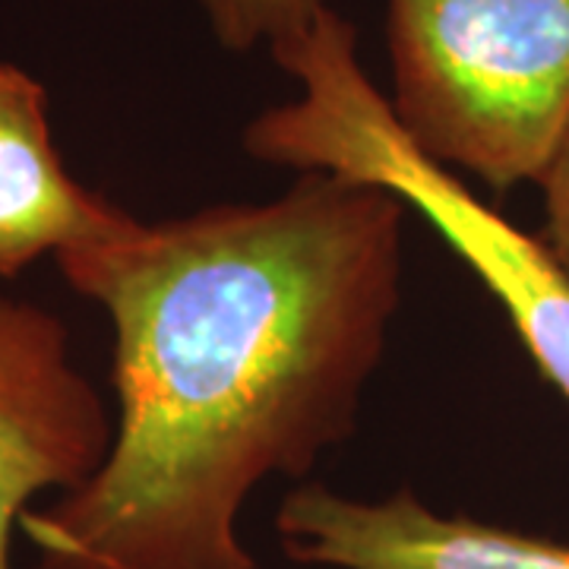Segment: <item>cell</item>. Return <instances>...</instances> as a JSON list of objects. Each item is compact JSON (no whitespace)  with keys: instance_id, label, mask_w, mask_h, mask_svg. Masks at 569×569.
I'll return each instance as SVG.
<instances>
[{"instance_id":"1","label":"cell","mask_w":569,"mask_h":569,"mask_svg":"<svg viewBox=\"0 0 569 569\" xmlns=\"http://www.w3.org/2000/svg\"><path fill=\"white\" fill-rule=\"evenodd\" d=\"M402 197L329 171L263 203L130 212L58 253L111 320L102 468L22 512L36 569H257L238 522L269 478H307L358 427L402 307Z\"/></svg>"},{"instance_id":"2","label":"cell","mask_w":569,"mask_h":569,"mask_svg":"<svg viewBox=\"0 0 569 569\" xmlns=\"http://www.w3.org/2000/svg\"><path fill=\"white\" fill-rule=\"evenodd\" d=\"M269 54L298 96L247 123V156L380 183L402 197L500 301L541 377L569 402V276L541 238L519 231L408 140L389 99L367 77L358 29L342 13L326 7Z\"/></svg>"},{"instance_id":"3","label":"cell","mask_w":569,"mask_h":569,"mask_svg":"<svg viewBox=\"0 0 569 569\" xmlns=\"http://www.w3.org/2000/svg\"><path fill=\"white\" fill-rule=\"evenodd\" d=\"M392 114L490 190L541 178L569 123V0H387Z\"/></svg>"},{"instance_id":"4","label":"cell","mask_w":569,"mask_h":569,"mask_svg":"<svg viewBox=\"0 0 569 569\" xmlns=\"http://www.w3.org/2000/svg\"><path fill=\"white\" fill-rule=\"evenodd\" d=\"M111 443V411L61 317L0 291V569H13L10 541L32 500L82 488Z\"/></svg>"},{"instance_id":"5","label":"cell","mask_w":569,"mask_h":569,"mask_svg":"<svg viewBox=\"0 0 569 569\" xmlns=\"http://www.w3.org/2000/svg\"><path fill=\"white\" fill-rule=\"evenodd\" d=\"M288 560L326 569H569V545L443 516L411 488L358 500L323 485L288 490L276 512Z\"/></svg>"},{"instance_id":"6","label":"cell","mask_w":569,"mask_h":569,"mask_svg":"<svg viewBox=\"0 0 569 569\" xmlns=\"http://www.w3.org/2000/svg\"><path fill=\"white\" fill-rule=\"evenodd\" d=\"M123 216L121 206L86 190L63 168L44 86L0 61V279L102 238Z\"/></svg>"},{"instance_id":"7","label":"cell","mask_w":569,"mask_h":569,"mask_svg":"<svg viewBox=\"0 0 569 569\" xmlns=\"http://www.w3.org/2000/svg\"><path fill=\"white\" fill-rule=\"evenodd\" d=\"M212 36L228 51L276 48L305 32L323 13L326 0H200Z\"/></svg>"},{"instance_id":"8","label":"cell","mask_w":569,"mask_h":569,"mask_svg":"<svg viewBox=\"0 0 569 569\" xmlns=\"http://www.w3.org/2000/svg\"><path fill=\"white\" fill-rule=\"evenodd\" d=\"M541 193H545V234L541 244L569 276V123L557 142L548 168L541 171Z\"/></svg>"}]
</instances>
